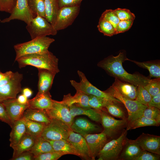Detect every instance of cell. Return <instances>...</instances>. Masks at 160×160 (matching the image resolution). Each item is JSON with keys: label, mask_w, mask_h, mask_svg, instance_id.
Masks as SVG:
<instances>
[{"label": "cell", "mask_w": 160, "mask_h": 160, "mask_svg": "<svg viewBox=\"0 0 160 160\" xmlns=\"http://www.w3.org/2000/svg\"><path fill=\"white\" fill-rule=\"evenodd\" d=\"M127 58L125 51L116 56L111 55L99 62L97 66L103 69L110 76L136 86L146 85L151 79L139 73L130 74L124 68L123 63Z\"/></svg>", "instance_id": "obj_1"}, {"label": "cell", "mask_w": 160, "mask_h": 160, "mask_svg": "<svg viewBox=\"0 0 160 160\" xmlns=\"http://www.w3.org/2000/svg\"><path fill=\"white\" fill-rule=\"evenodd\" d=\"M58 59L52 52L43 54L28 55L22 56L17 61L20 68L30 65L37 69L49 70L57 73L60 72L58 67Z\"/></svg>", "instance_id": "obj_2"}, {"label": "cell", "mask_w": 160, "mask_h": 160, "mask_svg": "<svg viewBox=\"0 0 160 160\" xmlns=\"http://www.w3.org/2000/svg\"><path fill=\"white\" fill-rule=\"evenodd\" d=\"M55 41L53 38L44 36L36 37L29 41L17 44L14 46L16 53L15 61L24 55L48 52L50 46Z\"/></svg>", "instance_id": "obj_3"}, {"label": "cell", "mask_w": 160, "mask_h": 160, "mask_svg": "<svg viewBox=\"0 0 160 160\" xmlns=\"http://www.w3.org/2000/svg\"><path fill=\"white\" fill-rule=\"evenodd\" d=\"M124 129L117 138L108 142L98 154V160H118L127 139Z\"/></svg>", "instance_id": "obj_4"}, {"label": "cell", "mask_w": 160, "mask_h": 160, "mask_svg": "<svg viewBox=\"0 0 160 160\" xmlns=\"http://www.w3.org/2000/svg\"><path fill=\"white\" fill-rule=\"evenodd\" d=\"M101 123L103 132L111 140L118 138L128 124L127 119L117 120L109 115L106 110H101Z\"/></svg>", "instance_id": "obj_5"}, {"label": "cell", "mask_w": 160, "mask_h": 160, "mask_svg": "<svg viewBox=\"0 0 160 160\" xmlns=\"http://www.w3.org/2000/svg\"><path fill=\"white\" fill-rule=\"evenodd\" d=\"M71 130L70 127L62 121L51 119L41 137L48 140H67Z\"/></svg>", "instance_id": "obj_6"}, {"label": "cell", "mask_w": 160, "mask_h": 160, "mask_svg": "<svg viewBox=\"0 0 160 160\" xmlns=\"http://www.w3.org/2000/svg\"><path fill=\"white\" fill-rule=\"evenodd\" d=\"M104 91L119 100L124 105L128 112V122L142 116L144 110L148 106L135 100H131L124 97L112 85Z\"/></svg>", "instance_id": "obj_7"}, {"label": "cell", "mask_w": 160, "mask_h": 160, "mask_svg": "<svg viewBox=\"0 0 160 160\" xmlns=\"http://www.w3.org/2000/svg\"><path fill=\"white\" fill-rule=\"evenodd\" d=\"M26 28L31 39L39 37L56 35L57 32L45 18L38 15L27 24Z\"/></svg>", "instance_id": "obj_8"}, {"label": "cell", "mask_w": 160, "mask_h": 160, "mask_svg": "<svg viewBox=\"0 0 160 160\" xmlns=\"http://www.w3.org/2000/svg\"><path fill=\"white\" fill-rule=\"evenodd\" d=\"M77 73L80 79V82H78L74 80L70 81L71 85L76 91H81L87 95H93L108 101H120L109 94L100 90L93 85L81 71L78 70Z\"/></svg>", "instance_id": "obj_9"}, {"label": "cell", "mask_w": 160, "mask_h": 160, "mask_svg": "<svg viewBox=\"0 0 160 160\" xmlns=\"http://www.w3.org/2000/svg\"><path fill=\"white\" fill-rule=\"evenodd\" d=\"M80 6L63 7L59 8L53 26L57 31L71 25L78 16Z\"/></svg>", "instance_id": "obj_10"}, {"label": "cell", "mask_w": 160, "mask_h": 160, "mask_svg": "<svg viewBox=\"0 0 160 160\" xmlns=\"http://www.w3.org/2000/svg\"><path fill=\"white\" fill-rule=\"evenodd\" d=\"M23 76V74L18 72H14L9 82L0 86V103L16 98L17 94L22 91L21 82Z\"/></svg>", "instance_id": "obj_11"}, {"label": "cell", "mask_w": 160, "mask_h": 160, "mask_svg": "<svg viewBox=\"0 0 160 160\" xmlns=\"http://www.w3.org/2000/svg\"><path fill=\"white\" fill-rule=\"evenodd\" d=\"M35 16L30 9L27 0H17L16 5L9 16L1 22L8 23L12 20H18L28 23Z\"/></svg>", "instance_id": "obj_12"}, {"label": "cell", "mask_w": 160, "mask_h": 160, "mask_svg": "<svg viewBox=\"0 0 160 160\" xmlns=\"http://www.w3.org/2000/svg\"><path fill=\"white\" fill-rule=\"evenodd\" d=\"M53 101L52 107L45 111L49 117L62 121L70 127L74 119L70 113L69 107L60 101L53 100Z\"/></svg>", "instance_id": "obj_13"}, {"label": "cell", "mask_w": 160, "mask_h": 160, "mask_svg": "<svg viewBox=\"0 0 160 160\" xmlns=\"http://www.w3.org/2000/svg\"><path fill=\"white\" fill-rule=\"evenodd\" d=\"M67 140L73 147L79 156L86 160H92L88 145L82 135L71 130Z\"/></svg>", "instance_id": "obj_14"}, {"label": "cell", "mask_w": 160, "mask_h": 160, "mask_svg": "<svg viewBox=\"0 0 160 160\" xmlns=\"http://www.w3.org/2000/svg\"><path fill=\"white\" fill-rule=\"evenodd\" d=\"M135 141L143 151L160 155V136L143 133Z\"/></svg>", "instance_id": "obj_15"}, {"label": "cell", "mask_w": 160, "mask_h": 160, "mask_svg": "<svg viewBox=\"0 0 160 160\" xmlns=\"http://www.w3.org/2000/svg\"><path fill=\"white\" fill-rule=\"evenodd\" d=\"M89 146L92 160L95 159L98 153L108 141V138L103 132L99 133L85 134L82 135Z\"/></svg>", "instance_id": "obj_16"}, {"label": "cell", "mask_w": 160, "mask_h": 160, "mask_svg": "<svg viewBox=\"0 0 160 160\" xmlns=\"http://www.w3.org/2000/svg\"><path fill=\"white\" fill-rule=\"evenodd\" d=\"M2 103L12 123L22 119L25 111L29 108L28 104H21L17 101L16 98L6 100Z\"/></svg>", "instance_id": "obj_17"}, {"label": "cell", "mask_w": 160, "mask_h": 160, "mask_svg": "<svg viewBox=\"0 0 160 160\" xmlns=\"http://www.w3.org/2000/svg\"><path fill=\"white\" fill-rule=\"evenodd\" d=\"M70 127L73 132L82 135L98 132L101 130L97 125L82 118H77L73 121Z\"/></svg>", "instance_id": "obj_18"}, {"label": "cell", "mask_w": 160, "mask_h": 160, "mask_svg": "<svg viewBox=\"0 0 160 160\" xmlns=\"http://www.w3.org/2000/svg\"><path fill=\"white\" fill-rule=\"evenodd\" d=\"M53 103L49 92L44 93L38 92L34 97L28 100L29 108L45 111L52 107Z\"/></svg>", "instance_id": "obj_19"}, {"label": "cell", "mask_w": 160, "mask_h": 160, "mask_svg": "<svg viewBox=\"0 0 160 160\" xmlns=\"http://www.w3.org/2000/svg\"><path fill=\"white\" fill-rule=\"evenodd\" d=\"M39 81L38 92L41 93L49 92L51 89L55 75V73L49 70L38 69Z\"/></svg>", "instance_id": "obj_20"}, {"label": "cell", "mask_w": 160, "mask_h": 160, "mask_svg": "<svg viewBox=\"0 0 160 160\" xmlns=\"http://www.w3.org/2000/svg\"><path fill=\"white\" fill-rule=\"evenodd\" d=\"M89 96L85 93L79 91L76 92L73 96L69 93L63 96L62 101H60L68 106L75 105L83 108H90L88 105Z\"/></svg>", "instance_id": "obj_21"}, {"label": "cell", "mask_w": 160, "mask_h": 160, "mask_svg": "<svg viewBox=\"0 0 160 160\" xmlns=\"http://www.w3.org/2000/svg\"><path fill=\"white\" fill-rule=\"evenodd\" d=\"M143 151L134 140L127 138L118 160H134Z\"/></svg>", "instance_id": "obj_22"}, {"label": "cell", "mask_w": 160, "mask_h": 160, "mask_svg": "<svg viewBox=\"0 0 160 160\" xmlns=\"http://www.w3.org/2000/svg\"><path fill=\"white\" fill-rule=\"evenodd\" d=\"M69 107L70 113L73 119L77 116L84 115L93 121L101 122V110L91 108H81L73 105Z\"/></svg>", "instance_id": "obj_23"}, {"label": "cell", "mask_w": 160, "mask_h": 160, "mask_svg": "<svg viewBox=\"0 0 160 160\" xmlns=\"http://www.w3.org/2000/svg\"><path fill=\"white\" fill-rule=\"evenodd\" d=\"M112 85L124 97L131 100H135L137 86L117 78H115Z\"/></svg>", "instance_id": "obj_24"}, {"label": "cell", "mask_w": 160, "mask_h": 160, "mask_svg": "<svg viewBox=\"0 0 160 160\" xmlns=\"http://www.w3.org/2000/svg\"><path fill=\"white\" fill-rule=\"evenodd\" d=\"M105 108L107 112L112 116L121 119L127 120V111L121 102L108 101Z\"/></svg>", "instance_id": "obj_25"}, {"label": "cell", "mask_w": 160, "mask_h": 160, "mask_svg": "<svg viewBox=\"0 0 160 160\" xmlns=\"http://www.w3.org/2000/svg\"><path fill=\"white\" fill-rule=\"evenodd\" d=\"M10 134V146L12 148L16 145L26 133V128L23 119L13 122Z\"/></svg>", "instance_id": "obj_26"}, {"label": "cell", "mask_w": 160, "mask_h": 160, "mask_svg": "<svg viewBox=\"0 0 160 160\" xmlns=\"http://www.w3.org/2000/svg\"><path fill=\"white\" fill-rule=\"evenodd\" d=\"M36 140L26 132L19 142L12 148L13 152L12 158L17 157L23 152L29 151L34 145Z\"/></svg>", "instance_id": "obj_27"}, {"label": "cell", "mask_w": 160, "mask_h": 160, "mask_svg": "<svg viewBox=\"0 0 160 160\" xmlns=\"http://www.w3.org/2000/svg\"><path fill=\"white\" fill-rule=\"evenodd\" d=\"M23 117L46 125L48 124L51 120L45 111L30 108H28L25 111Z\"/></svg>", "instance_id": "obj_28"}, {"label": "cell", "mask_w": 160, "mask_h": 160, "mask_svg": "<svg viewBox=\"0 0 160 160\" xmlns=\"http://www.w3.org/2000/svg\"><path fill=\"white\" fill-rule=\"evenodd\" d=\"M126 60L132 62L138 66L147 69L149 72V76L151 77L160 78V60H156L140 62L131 60L127 58Z\"/></svg>", "instance_id": "obj_29"}, {"label": "cell", "mask_w": 160, "mask_h": 160, "mask_svg": "<svg viewBox=\"0 0 160 160\" xmlns=\"http://www.w3.org/2000/svg\"><path fill=\"white\" fill-rule=\"evenodd\" d=\"M54 151L49 142L41 137L36 139L34 145L29 151L34 157Z\"/></svg>", "instance_id": "obj_30"}, {"label": "cell", "mask_w": 160, "mask_h": 160, "mask_svg": "<svg viewBox=\"0 0 160 160\" xmlns=\"http://www.w3.org/2000/svg\"><path fill=\"white\" fill-rule=\"evenodd\" d=\"M26 128V132L36 139L41 137L46 125L45 124L32 121L23 117Z\"/></svg>", "instance_id": "obj_31"}, {"label": "cell", "mask_w": 160, "mask_h": 160, "mask_svg": "<svg viewBox=\"0 0 160 160\" xmlns=\"http://www.w3.org/2000/svg\"><path fill=\"white\" fill-rule=\"evenodd\" d=\"M47 140L55 151L62 152L65 155L71 154L79 156L73 147L67 140Z\"/></svg>", "instance_id": "obj_32"}, {"label": "cell", "mask_w": 160, "mask_h": 160, "mask_svg": "<svg viewBox=\"0 0 160 160\" xmlns=\"http://www.w3.org/2000/svg\"><path fill=\"white\" fill-rule=\"evenodd\" d=\"M44 2L45 18L53 25L59 9L58 0H44Z\"/></svg>", "instance_id": "obj_33"}, {"label": "cell", "mask_w": 160, "mask_h": 160, "mask_svg": "<svg viewBox=\"0 0 160 160\" xmlns=\"http://www.w3.org/2000/svg\"><path fill=\"white\" fill-rule=\"evenodd\" d=\"M160 124L156 121L148 119L143 115L137 119L128 123L126 130L134 129L146 126H159Z\"/></svg>", "instance_id": "obj_34"}, {"label": "cell", "mask_w": 160, "mask_h": 160, "mask_svg": "<svg viewBox=\"0 0 160 160\" xmlns=\"http://www.w3.org/2000/svg\"><path fill=\"white\" fill-rule=\"evenodd\" d=\"M28 4L35 17L37 15L45 18L44 0H27Z\"/></svg>", "instance_id": "obj_35"}, {"label": "cell", "mask_w": 160, "mask_h": 160, "mask_svg": "<svg viewBox=\"0 0 160 160\" xmlns=\"http://www.w3.org/2000/svg\"><path fill=\"white\" fill-rule=\"evenodd\" d=\"M99 31L104 35L111 36L116 34V30L109 22L100 17L97 26Z\"/></svg>", "instance_id": "obj_36"}, {"label": "cell", "mask_w": 160, "mask_h": 160, "mask_svg": "<svg viewBox=\"0 0 160 160\" xmlns=\"http://www.w3.org/2000/svg\"><path fill=\"white\" fill-rule=\"evenodd\" d=\"M152 97L148 91L142 86L137 87L135 100L146 106L150 101Z\"/></svg>", "instance_id": "obj_37"}, {"label": "cell", "mask_w": 160, "mask_h": 160, "mask_svg": "<svg viewBox=\"0 0 160 160\" xmlns=\"http://www.w3.org/2000/svg\"><path fill=\"white\" fill-rule=\"evenodd\" d=\"M88 96L90 108L98 110H106L105 107L108 101L93 95H89Z\"/></svg>", "instance_id": "obj_38"}, {"label": "cell", "mask_w": 160, "mask_h": 160, "mask_svg": "<svg viewBox=\"0 0 160 160\" xmlns=\"http://www.w3.org/2000/svg\"><path fill=\"white\" fill-rule=\"evenodd\" d=\"M143 115L146 118L160 124V110L156 107L148 106L144 110Z\"/></svg>", "instance_id": "obj_39"}, {"label": "cell", "mask_w": 160, "mask_h": 160, "mask_svg": "<svg viewBox=\"0 0 160 160\" xmlns=\"http://www.w3.org/2000/svg\"><path fill=\"white\" fill-rule=\"evenodd\" d=\"M144 87L150 94L152 97L160 92V78L151 79Z\"/></svg>", "instance_id": "obj_40"}, {"label": "cell", "mask_w": 160, "mask_h": 160, "mask_svg": "<svg viewBox=\"0 0 160 160\" xmlns=\"http://www.w3.org/2000/svg\"><path fill=\"white\" fill-rule=\"evenodd\" d=\"M100 17L110 23L116 30L118 24L120 21L113 10L111 9L105 10L102 13Z\"/></svg>", "instance_id": "obj_41"}, {"label": "cell", "mask_w": 160, "mask_h": 160, "mask_svg": "<svg viewBox=\"0 0 160 160\" xmlns=\"http://www.w3.org/2000/svg\"><path fill=\"white\" fill-rule=\"evenodd\" d=\"M120 20H134L135 15L128 9L118 8L113 10Z\"/></svg>", "instance_id": "obj_42"}, {"label": "cell", "mask_w": 160, "mask_h": 160, "mask_svg": "<svg viewBox=\"0 0 160 160\" xmlns=\"http://www.w3.org/2000/svg\"><path fill=\"white\" fill-rule=\"evenodd\" d=\"M65 154L61 152L53 151L42 153L34 157V160H57Z\"/></svg>", "instance_id": "obj_43"}, {"label": "cell", "mask_w": 160, "mask_h": 160, "mask_svg": "<svg viewBox=\"0 0 160 160\" xmlns=\"http://www.w3.org/2000/svg\"><path fill=\"white\" fill-rule=\"evenodd\" d=\"M17 0H0V11L11 14L16 4Z\"/></svg>", "instance_id": "obj_44"}, {"label": "cell", "mask_w": 160, "mask_h": 160, "mask_svg": "<svg viewBox=\"0 0 160 160\" xmlns=\"http://www.w3.org/2000/svg\"><path fill=\"white\" fill-rule=\"evenodd\" d=\"M160 155L143 151L134 160H159Z\"/></svg>", "instance_id": "obj_45"}, {"label": "cell", "mask_w": 160, "mask_h": 160, "mask_svg": "<svg viewBox=\"0 0 160 160\" xmlns=\"http://www.w3.org/2000/svg\"><path fill=\"white\" fill-rule=\"evenodd\" d=\"M134 20H120L117 26L116 34L128 31L131 27Z\"/></svg>", "instance_id": "obj_46"}, {"label": "cell", "mask_w": 160, "mask_h": 160, "mask_svg": "<svg viewBox=\"0 0 160 160\" xmlns=\"http://www.w3.org/2000/svg\"><path fill=\"white\" fill-rule=\"evenodd\" d=\"M83 0H58L59 8L63 7L80 6Z\"/></svg>", "instance_id": "obj_47"}, {"label": "cell", "mask_w": 160, "mask_h": 160, "mask_svg": "<svg viewBox=\"0 0 160 160\" xmlns=\"http://www.w3.org/2000/svg\"><path fill=\"white\" fill-rule=\"evenodd\" d=\"M0 120L8 124L11 127L12 122L6 111L5 108L2 103H0Z\"/></svg>", "instance_id": "obj_48"}, {"label": "cell", "mask_w": 160, "mask_h": 160, "mask_svg": "<svg viewBox=\"0 0 160 160\" xmlns=\"http://www.w3.org/2000/svg\"><path fill=\"white\" fill-rule=\"evenodd\" d=\"M14 72L9 71L3 73L0 71V86L9 82L13 77Z\"/></svg>", "instance_id": "obj_49"}, {"label": "cell", "mask_w": 160, "mask_h": 160, "mask_svg": "<svg viewBox=\"0 0 160 160\" xmlns=\"http://www.w3.org/2000/svg\"><path fill=\"white\" fill-rule=\"evenodd\" d=\"M34 155L29 151L23 152L17 157L12 158L11 160H33Z\"/></svg>", "instance_id": "obj_50"}, {"label": "cell", "mask_w": 160, "mask_h": 160, "mask_svg": "<svg viewBox=\"0 0 160 160\" xmlns=\"http://www.w3.org/2000/svg\"><path fill=\"white\" fill-rule=\"evenodd\" d=\"M148 106H152L160 109V92L152 97Z\"/></svg>", "instance_id": "obj_51"}, {"label": "cell", "mask_w": 160, "mask_h": 160, "mask_svg": "<svg viewBox=\"0 0 160 160\" xmlns=\"http://www.w3.org/2000/svg\"><path fill=\"white\" fill-rule=\"evenodd\" d=\"M17 99V101L21 104L25 105L28 104V98L23 94L20 95Z\"/></svg>", "instance_id": "obj_52"}, {"label": "cell", "mask_w": 160, "mask_h": 160, "mask_svg": "<svg viewBox=\"0 0 160 160\" xmlns=\"http://www.w3.org/2000/svg\"><path fill=\"white\" fill-rule=\"evenodd\" d=\"M22 94L27 98L30 97L33 94L32 90L29 88H25L22 90Z\"/></svg>", "instance_id": "obj_53"}, {"label": "cell", "mask_w": 160, "mask_h": 160, "mask_svg": "<svg viewBox=\"0 0 160 160\" xmlns=\"http://www.w3.org/2000/svg\"><path fill=\"white\" fill-rule=\"evenodd\" d=\"M1 20L0 18V21Z\"/></svg>", "instance_id": "obj_54"}]
</instances>
